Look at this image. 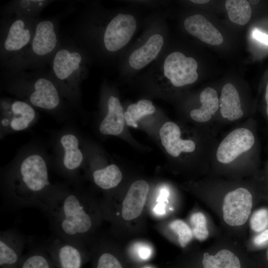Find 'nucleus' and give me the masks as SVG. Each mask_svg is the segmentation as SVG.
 Listing matches in <instances>:
<instances>
[{"instance_id": "f704fd0d", "label": "nucleus", "mask_w": 268, "mask_h": 268, "mask_svg": "<svg viewBox=\"0 0 268 268\" xmlns=\"http://www.w3.org/2000/svg\"><path fill=\"white\" fill-rule=\"evenodd\" d=\"M154 213L157 215H162L165 212V204L164 202H158L153 209Z\"/></svg>"}, {"instance_id": "0eeeda50", "label": "nucleus", "mask_w": 268, "mask_h": 268, "mask_svg": "<svg viewBox=\"0 0 268 268\" xmlns=\"http://www.w3.org/2000/svg\"><path fill=\"white\" fill-rule=\"evenodd\" d=\"M40 18L16 16L0 17V64L17 57L29 46Z\"/></svg>"}, {"instance_id": "c756f323", "label": "nucleus", "mask_w": 268, "mask_h": 268, "mask_svg": "<svg viewBox=\"0 0 268 268\" xmlns=\"http://www.w3.org/2000/svg\"><path fill=\"white\" fill-rule=\"evenodd\" d=\"M252 229L257 232H261L268 227V210L261 208L255 211L250 219Z\"/></svg>"}, {"instance_id": "f03ea898", "label": "nucleus", "mask_w": 268, "mask_h": 268, "mask_svg": "<svg viewBox=\"0 0 268 268\" xmlns=\"http://www.w3.org/2000/svg\"><path fill=\"white\" fill-rule=\"evenodd\" d=\"M4 207L9 210L35 207L42 209L52 190L47 163L40 154L23 157L2 178Z\"/></svg>"}, {"instance_id": "2eb2a0df", "label": "nucleus", "mask_w": 268, "mask_h": 268, "mask_svg": "<svg viewBox=\"0 0 268 268\" xmlns=\"http://www.w3.org/2000/svg\"><path fill=\"white\" fill-rule=\"evenodd\" d=\"M164 38L159 33L150 35L140 47L133 51L128 58V64L133 69H140L156 59L162 50Z\"/></svg>"}, {"instance_id": "bb28decb", "label": "nucleus", "mask_w": 268, "mask_h": 268, "mask_svg": "<svg viewBox=\"0 0 268 268\" xmlns=\"http://www.w3.org/2000/svg\"><path fill=\"white\" fill-rule=\"evenodd\" d=\"M156 109L152 102L147 99H141L136 103L130 104L124 113L126 124L129 126L137 127V122L142 117L153 114Z\"/></svg>"}, {"instance_id": "c9c22d12", "label": "nucleus", "mask_w": 268, "mask_h": 268, "mask_svg": "<svg viewBox=\"0 0 268 268\" xmlns=\"http://www.w3.org/2000/svg\"><path fill=\"white\" fill-rule=\"evenodd\" d=\"M265 98V101L267 104V107H266V114L268 118V82L266 86Z\"/></svg>"}, {"instance_id": "6ab92c4d", "label": "nucleus", "mask_w": 268, "mask_h": 268, "mask_svg": "<svg viewBox=\"0 0 268 268\" xmlns=\"http://www.w3.org/2000/svg\"><path fill=\"white\" fill-rule=\"evenodd\" d=\"M60 143L63 149L64 171L68 175H72L80 167L83 159L78 138L73 134H65L61 136Z\"/></svg>"}, {"instance_id": "e433bc0d", "label": "nucleus", "mask_w": 268, "mask_h": 268, "mask_svg": "<svg viewBox=\"0 0 268 268\" xmlns=\"http://www.w3.org/2000/svg\"><path fill=\"white\" fill-rule=\"evenodd\" d=\"M191 1L198 4H204L209 1L208 0H192Z\"/></svg>"}, {"instance_id": "a211bd4d", "label": "nucleus", "mask_w": 268, "mask_h": 268, "mask_svg": "<svg viewBox=\"0 0 268 268\" xmlns=\"http://www.w3.org/2000/svg\"><path fill=\"white\" fill-rule=\"evenodd\" d=\"M107 113L99 126V131L104 135H117L123 131L124 113L119 99L110 95L106 101Z\"/></svg>"}, {"instance_id": "473e14b6", "label": "nucleus", "mask_w": 268, "mask_h": 268, "mask_svg": "<svg viewBox=\"0 0 268 268\" xmlns=\"http://www.w3.org/2000/svg\"><path fill=\"white\" fill-rule=\"evenodd\" d=\"M268 241V229L263 231L254 239V243L256 245H262Z\"/></svg>"}, {"instance_id": "b1692460", "label": "nucleus", "mask_w": 268, "mask_h": 268, "mask_svg": "<svg viewBox=\"0 0 268 268\" xmlns=\"http://www.w3.org/2000/svg\"><path fill=\"white\" fill-rule=\"evenodd\" d=\"M18 268H56L48 253L42 247H33L22 256Z\"/></svg>"}, {"instance_id": "4c0bfd02", "label": "nucleus", "mask_w": 268, "mask_h": 268, "mask_svg": "<svg viewBox=\"0 0 268 268\" xmlns=\"http://www.w3.org/2000/svg\"><path fill=\"white\" fill-rule=\"evenodd\" d=\"M249 2H250V3L253 4H257L259 2V0H249Z\"/></svg>"}, {"instance_id": "aec40b11", "label": "nucleus", "mask_w": 268, "mask_h": 268, "mask_svg": "<svg viewBox=\"0 0 268 268\" xmlns=\"http://www.w3.org/2000/svg\"><path fill=\"white\" fill-rule=\"evenodd\" d=\"M53 0H13L2 6L0 17L27 16L39 17L42 10Z\"/></svg>"}, {"instance_id": "7c9ffc66", "label": "nucleus", "mask_w": 268, "mask_h": 268, "mask_svg": "<svg viewBox=\"0 0 268 268\" xmlns=\"http://www.w3.org/2000/svg\"><path fill=\"white\" fill-rule=\"evenodd\" d=\"M94 268H123V267L113 254L104 252L97 256Z\"/></svg>"}, {"instance_id": "58836bf2", "label": "nucleus", "mask_w": 268, "mask_h": 268, "mask_svg": "<svg viewBox=\"0 0 268 268\" xmlns=\"http://www.w3.org/2000/svg\"><path fill=\"white\" fill-rule=\"evenodd\" d=\"M266 258H267V260L268 261V248L267 249V252H266Z\"/></svg>"}, {"instance_id": "f3484780", "label": "nucleus", "mask_w": 268, "mask_h": 268, "mask_svg": "<svg viewBox=\"0 0 268 268\" xmlns=\"http://www.w3.org/2000/svg\"><path fill=\"white\" fill-rule=\"evenodd\" d=\"M184 24L189 33L198 38L202 42L217 46L223 41L220 32L201 14H196L187 17Z\"/></svg>"}, {"instance_id": "f257e3e1", "label": "nucleus", "mask_w": 268, "mask_h": 268, "mask_svg": "<svg viewBox=\"0 0 268 268\" xmlns=\"http://www.w3.org/2000/svg\"><path fill=\"white\" fill-rule=\"evenodd\" d=\"M137 26L136 19L131 14H110L100 8H88L77 17L69 37L89 59L92 55L104 59L127 45Z\"/></svg>"}, {"instance_id": "7ed1b4c3", "label": "nucleus", "mask_w": 268, "mask_h": 268, "mask_svg": "<svg viewBox=\"0 0 268 268\" xmlns=\"http://www.w3.org/2000/svg\"><path fill=\"white\" fill-rule=\"evenodd\" d=\"M54 236L84 244L94 225L91 205L78 191L53 186L42 209Z\"/></svg>"}, {"instance_id": "dca6fc26", "label": "nucleus", "mask_w": 268, "mask_h": 268, "mask_svg": "<svg viewBox=\"0 0 268 268\" xmlns=\"http://www.w3.org/2000/svg\"><path fill=\"white\" fill-rule=\"evenodd\" d=\"M148 191L149 185L145 180H137L131 185L123 202L122 215L124 219L131 220L140 215Z\"/></svg>"}, {"instance_id": "1a4fd4ad", "label": "nucleus", "mask_w": 268, "mask_h": 268, "mask_svg": "<svg viewBox=\"0 0 268 268\" xmlns=\"http://www.w3.org/2000/svg\"><path fill=\"white\" fill-rule=\"evenodd\" d=\"M34 107L20 99H0L1 134L28 129L36 119Z\"/></svg>"}, {"instance_id": "2f4dec72", "label": "nucleus", "mask_w": 268, "mask_h": 268, "mask_svg": "<svg viewBox=\"0 0 268 268\" xmlns=\"http://www.w3.org/2000/svg\"><path fill=\"white\" fill-rule=\"evenodd\" d=\"M135 251L137 257L143 261L148 260L152 255V250L150 247L142 244L136 245Z\"/></svg>"}, {"instance_id": "4be33fe9", "label": "nucleus", "mask_w": 268, "mask_h": 268, "mask_svg": "<svg viewBox=\"0 0 268 268\" xmlns=\"http://www.w3.org/2000/svg\"><path fill=\"white\" fill-rule=\"evenodd\" d=\"M201 106L192 110L190 115L193 120L198 122H207L217 111L219 99L216 91L211 87L203 89L200 95Z\"/></svg>"}, {"instance_id": "72a5a7b5", "label": "nucleus", "mask_w": 268, "mask_h": 268, "mask_svg": "<svg viewBox=\"0 0 268 268\" xmlns=\"http://www.w3.org/2000/svg\"><path fill=\"white\" fill-rule=\"evenodd\" d=\"M253 36L257 40L268 46V35L255 29L253 32Z\"/></svg>"}, {"instance_id": "ea45409f", "label": "nucleus", "mask_w": 268, "mask_h": 268, "mask_svg": "<svg viewBox=\"0 0 268 268\" xmlns=\"http://www.w3.org/2000/svg\"><path fill=\"white\" fill-rule=\"evenodd\" d=\"M144 268H151L148 267H145Z\"/></svg>"}, {"instance_id": "423d86ee", "label": "nucleus", "mask_w": 268, "mask_h": 268, "mask_svg": "<svg viewBox=\"0 0 268 268\" xmlns=\"http://www.w3.org/2000/svg\"><path fill=\"white\" fill-rule=\"evenodd\" d=\"M89 59L70 37H61L60 47L49 64L50 71L63 97L77 107L80 87L88 74Z\"/></svg>"}, {"instance_id": "9d476101", "label": "nucleus", "mask_w": 268, "mask_h": 268, "mask_svg": "<svg viewBox=\"0 0 268 268\" xmlns=\"http://www.w3.org/2000/svg\"><path fill=\"white\" fill-rule=\"evenodd\" d=\"M43 247L56 268H81L87 259L83 243L54 236Z\"/></svg>"}, {"instance_id": "a878e982", "label": "nucleus", "mask_w": 268, "mask_h": 268, "mask_svg": "<svg viewBox=\"0 0 268 268\" xmlns=\"http://www.w3.org/2000/svg\"><path fill=\"white\" fill-rule=\"evenodd\" d=\"M225 7L232 22L244 25L250 20L252 9L248 0H227L225 2Z\"/></svg>"}, {"instance_id": "39448f33", "label": "nucleus", "mask_w": 268, "mask_h": 268, "mask_svg": "<svg viewBox=\"0 0 268 268\" xmlns=\"http://www.w3.org/2000/svg\"><path fill=\"white\" fill-rule=\"evenodd\" d=\"M62 14L38 21L33 39L18 56L0 64V75L46 68L60 46Z\"/></svg>"}, {"instance_id": "4468645a", "label": "nucleus", "mask_w": 268, "mask_h": 268, "mask_svg": "<svg viewBox=\"0 0 268 268\" xmlns=\"http://www.w3.org/2000/svg\"><path fill=\"white\" fill-rule=\"evenodd\" d=\"M159 135L162 145L173 157L179 156L182 152H192L196 148L193 140L181 139V130L173 122L165 123L160 129Z\"/></svg>"}, {"instance_id": "9b49d317", "label": "nucleus", "mask_w": 268, "mask_h": 268, "mask_svg": "<svg viewBox=\"0 0 268 268\" xmlns=\"http://www.w3.org/2000/svg\"><path fill=\"white\" fill-rule=\"evenodd\" d=\"M253 205L251 193L239 188L228 193L223 200L222 211L224 221L230 226L242 225L251 214Z\"/></svg>"}, {"instance_id": "20e7f679", "label": "nucleus", "mask_w": 268, "mask_h": 268, "mask_svg": "<svg viewBox=\"0 0 268 268\" xmlns=\"http://www.w3.org/2000/svg\"><path fill=\"white\" fill-rule=\"evenodd\" d=\"M0 85L33 107L55 112L65 107L64 97L47 68L0 75Z\"/></svg>"}, {"instance_id": "5701e85b", "label": "nucleus", "mask_w": 268, "mask_h": 268, "mask_svg": "<svg viewBox=\"0 0 268 268\" xmlns=\"http://www.w3.org/2000/svg\"><path fill=\"white\" fill-rule=\"evenodd\" d=\"M201 262V268H243V266L239 257L227 249L220 250L214 255L205 252Z\"/></svg>"}, {"instance_id": "412c9836", "label": "nucleus", "mask_w": 268, "mask_h": 268, "mask_svg": "<svg viewBox=\"0 0 268 268\" xmlns=\"http://www.w3.org/2000/svg\"><path fill=\"white\" fill-rule=\"evenodd\" d=\"M219 103L220 113L224 118L234 121L243 116L239 93L232 84L228 83L223 86Z\"/></svg>"}, {"instance_id": "f8f14e48", "label": "nucleus", "mask_w": 268, "mask_h": 268, "mask_svg": "<svg viewBox=\"0 0 268 268\" xmlns=\"http://www.w3.org/2000/svg\"><path fill=\"white\" fill-rule=\"evenodd\" d=\"M255 143V137L251 131L238 128L230 133L221 142L217 151L219 162H231L242 153L251 149Z\"/></svg>"}, {"instance_id": "6e6552de", "label": "nucleus", "mask_w": 268, "mask_h": 268, "mask_svg": "<svg viewBox=\"0 0 268 268\" xmlns=\"http://www.w3.org/2000/svg\"><path fill=\"white\" fill-rule=\"evenodd\" d=\"M198 67L194 58L179 51L173 52L165 58L152 78L161 86L168 82L174 87H182L196 81Z\"/></svg>"}, {"instance_id": "c85d7f7f", "label": "nucleus", "mask_w": 268, "mask_h": 268, "mask_svg": "<svg viewBox=\"0 0 268 268\" xmlns=\"http://www.w3.org/2000/svg\"><path fill=\"white\" fill-rule=\"evenodd\" d=\"M170 228L178 236L180 246L184 248L193 237L192 229L188 224L180 219H176L169 224Z\"/></svg>"}, {"instance_id": "cd10ccee", "label": "nucleus", "mask_w": 268, "mask_h": 268, "mask_svg": "<svg viewBox=\"0 0 268 268\" xmlns=\"http://www.w3.org/2000/svg\"><path fill=\"white\" fill-rule=\"evenodd\" d=\"M190 223L193 236L197 239L203 241L207 238L209 232L206 226V217L202 213H193L190 217Z\"/></svg>"}, {"instance_id": "393cba45", "label": "nucleus", "mask_w": 268, "mask_h": 268, "mask_svg": "<svg viewBox=\"0 0 268 268\" xmlns=\"http://www.w3.org/2000/svg\"><path fill=\"white\" fill-rule=\"evenodd\" d=\"M92 176L95 184L104 190L116 187L122 179V172L115 164H110L95 170Z\"/></svg>"}, {"instance_id": "ddd939ff", "label": "nucleus", "mask_w": 268, "mask_h": 268, "mask_svg": "<svg viewBox=\"0 0 268 268\" xmlns=\"http://www.w3.org/2000/svg\"><path fill=\"white\" fill-rule=\"evenodd\" d=\"M26 243L24 235L10 228L0 232V268H18Z\"/></svg>"}]
</instances>
